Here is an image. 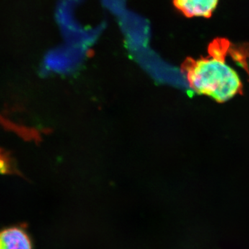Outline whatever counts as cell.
<instances>
[{
  "instance_id": "obj_4",
  "label": "cell",
  "mask_w": 249,
  "mask_h": 249,
  "mask_svg": "<svg viewBox=\"0 0 249 249\" xmlns=\"http://www.w3.org/2000/svg\"><path fill=\"white\" fill-rule=\"evenodd\" d=\"M0 173L20 175L11 155L0 149Z\"/></svg>"
},
{
  "instance_id": "obj_1",
  "label": "cell",
  "mask_w": 249,
  "mask_h": 249,
  "mask_svg": "<svg viewBox=\"0 0 249 249\" xmlns=\"http://www.w3.org/2000/svg\"><path fill=\"white\" fill-rule=\"evenodd\" d=\"M230 47L227 39H215L209 46L207 57L187 62V80L196 92L219 103L226 102L240 92V77L226 60Z\"/></svg>"
},
{
  "instance_id": "obj_2",
  "label": "cell",
  "mask_w": 249,
  "mask_h": 249,
  "mask_svg": "<svg viewBox=\"0 0 249 249\" xmlns=\"http://www.w3.org/2000/svg\"><path fill=\"white\" fill-rule=\"evenodd\" d=\"M0 249H33L32 241L24 228H5L0 230Z\"/></svg>"
},
{
  "instance_id": "obj_3",
  "label": "cell",
  "mask_w": 249,
  "mask_h": 249,
  "mask_svg": "<svg viewBox=\"0 0 249 249\" xmlns=\"http://www.w3.org/2000/svg\"><path fill=\"white\" fill-rule=\"evenodd\" d=\"M219 0H174V4L186 17L210 18Z\"/></svg>"
}]
</instances>
